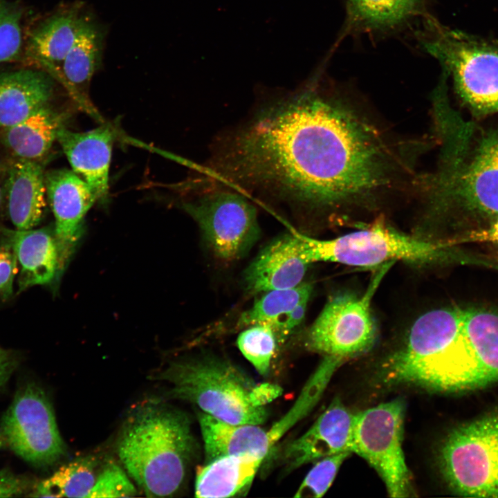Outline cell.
Here are the masks:
<instances>
[{"label":"cell","mask_w":498,"mask_h":498,"mask_svg":"<svg viewBox=\"0 0 498 498\" xmlns=\"http://www.w3.org/2000/svg\"><path fill=\"white\" fill-rule=\"evenodd\" d=\"M360 105L319 71L217 138L210 172L243 194L309 210L371 203L407 188L416 178L410 143Z\"/></svg>","instance_id":"obj_1"},{"label":"cell","mask_w":498,"mask_h":498,"mask_svg":"<svg viewBox=\"0 0 498 498\" xmlns=\"http://www.w3.org/2000/svg\"><path fill=\"white\" fill-rule=\"evenodd\" d=\"M462 317L463 309L456 307L421 315L403 347L382 364V382L440 392L471 390V348L461 328Z\"/></svg>","instance_id":"obj_2"},{"label":"cell","mask_w":498,"mask_h":498,"mask_svg":"<svg viewBox=\"0 0 498 498\" xmlns=\"http://www.w3.org/2000/svg\"><path fill=\"white\" fill-rule=\"evenodd\" d=\"M128 474L149 497L174 494L183 482L193 451L187 418L160 403L134 409L118 441Z\"/></svg>","instance_id":"obj_3"},{"label":"cell","mask_w":498,"mask_h":498,"mask_svg":"<svg viewBox=\"0 0 498 498\" xmlns=\"http://www.w3.org/2000/svg\"><path fill=\"white\" fill-rule=\"evenodd\" d=\"M171 384L167 394L197 405L203 412L236 425H261L265 405L281 394L268 383L256 385L238 369L216 358L176 361L154 375Z\"/></svg>","instance_id":"obj_4"},{"label":"cell","mask_w":498,"mask_h":498,"mask_svg":"<svg viewBox=\"0 0 498 498\" xmlns=\"http://www.w3.org/2000/svg\"><path fill=\"white\" fill-rule=\"evenodd\" d=\"M421 45L441 64L472 111L498 113V48L481 39L427 21Z\"/></svg>","instance_id":"obj_5"},{"label":"cell","mask_w":498,"mask_h":498,"mask_svg":"<svg viewBox=\"0 0 498 498\" xmlns=\"http://www.w3.org/2000/svg\"><path fill=\"white\" fill-rule=\"evenodd\" d=\"M303 257L309 263L335 262L372 267L403 260L429 264L443 261L451 241L432 242L398 232L382 223L332 239H317L295 232Z\"/></svg>","instance_id":"obj_6"},{"label":"cell","mask_w":498,"mask_h":498,"mask_svg":"<svg viewBox=\"0 0 498 498\" xmlns=\"http://www.w3.org/2000/svg\"><path fill=\"white\" fill-rule=\"evenodd\" d=\"M447 155L437 172L421 178L419 187L437 205L498 217V128L481 136L470 156Z\"/></svg>","instance_id":"obj_7"},{"label":"cell","mask_w":498,"mask_h":498,"mask_svg":"<svg viewBox=\"0 0 498 498\" xmlns=\"http://www.w3.org/2000/svg\"><path fill=\"white\" fill-rule=\"evenodd\" d=\"M443 478L452 491L473 497H498V413L453 429L439 456Z\"/></svg>","instance_id":"obj_8"},{"label":"cell","mask_w":498,"mask_h":498,"mask_svg":"<svg viewBox=\"0 0 498 498\" xmlns=\"http://www.w3.org/2000/svg\"><path fill=\"white\" fill-rule=\"evenodd\" d=\"M182 208L199 225L215 257L232 262L244 257L260 237L255 207L245 194L217 185H201L197 197Z\"/></svg>","instance_id":"obj_9"},{"label":"cell","mask_w":498,"mask_h":498,"mask_svg":"<svg viewBox=\"0 0 498 498\" xmlns=\"http://www.w3.org/2000/svg\"><path fill=\"white\" fill-rule=\"evenodd\" d=\"M405 404L401 398L356 414L353 453L378 474L389 497H408L412 486L403 441Z\"/></svg>","instance_id":"obj_10"},{"label":"cell","mask_w":498,"mask_h":498,"mask_svg":"<svg viewBox=\"0 0 498 498\" xmlns=\"http://www.w3.org/2000/svg\"><path fill=\"white\" fill-rule=\"evenodd\" d=\"M392 263L380 268L362 296L344 293L329 299L308 330L305 347L310 351L344 360L371 349L376 338L371 301Z\"/></svg>","instance_id":"obj_11"},{"label":"cell","mask_w":498,"mask_h":498,"mask_svg":"<svg viewBox=\"0 0 498 498\" xmlns=\"http://www.w3.org/2000/svg\"><path fill=\"white\" fill-rule=\"evenodd\" d=\"M0 432L6 445L34 466H50L65 454L52 405L33 382L17 390L2 417Z\"/></svg>","instance_id":"obj_12"},{"label":"cell","mask_w":498,"mask_h":498,"mask_svg":"<svg viewBox=\"0 0 498 498\" xmlns=\"http://www.w3.org/2000/svg\"><path fill=\"white\" fill-rule=\"evenodd\" d=\"M45 185L55 217V234L64 268L80 237L85 215L98 199L91 187L72 169L46 172Z\"/></svg>","instance_id":"obj_13"},{"label":"cell","mask_w":498,"mask_h":498,"mask_svg":"<svg viewBox=\"0 0 498 498\" xmlns=\"http://www.w3.org/2000/svg\"><path fill=\"white\" fill-rule=\"evenodd\" d=\"M355 420L356 414L335 398L304 434L286 446L288 467L295 469L341 452L352 454Z\"/></svg>","instance_id":"obj_14"},{"label":"cell","mask_w":498,"mask_h":498,"mask_svg":"<svg viewBox=\"0 0 498 498\" xmlns=\"http://www.w3.org/2000/svg\"><path fill=\"white\" fill-rule=\"evenodd\" d=\"M309 264L295 232L285 234L268 244L248 266L244 286L252 294L294 288L302 283Z\"/></svg>","instance_id":"obj_15"},{"label":"cell","mask_w":498,"mask_h":498,"mask_svg":"<svg viewBox=\"0 0 498 498\" xmlns=\"http://www.w3.org/2000/svg\"><path fill=\"white\" fill-rule=\"evenodd\" d=\"M83 15V6L74 3L40 21L28 34L24 60L58 80L61 65L73 44Z\"/></svg>","instance_id":"obj_16"},{"label":"cell","mask_w":498,"mask_h":498,"mask_svg":"<svg viewBox=\"0 0 498 498\" xmlns=\"http://www.w3.org/2000/svg\"><path fill=\"white\" fill-rule=\"evenodd\" d=\"M113 139L107 127L84 132L63 127L57 133V140L72 170L91 187L98 199H104L108 194Z\"/></svg>","instance_id":"obj_17"},{"label":"cell","mask_w":498,"mask_h":498,"mask_svg":"<svg viewBox=\"0 0 498 498\" xmlns=\"http://www.w3.org/2000/svg\"><path fill=\"white\" fill-rule=\"evenodd\" d=\"M20 266L19 291L52 282L62 270L55 232L49 228L4 230Z\"/></svg>","instance_id":"obj_18"},{"label":"cell","mask_w":498,"mask_h":498,"mask_svg":"<svg viewBox=\"0 0 498 498\" xmlns=\"http://www.w3.org/2000/svg\"><path fill=\"white\" fill-rule=\"evenodd\" d=\"M5 183L7 210L17 230L34 228L46 209L45 172L40 160L15 158Z\"/></svg>","instance_id":"obj_19"},{"label":"cell","mask_w":498,"mask_h":498,"mask_svg":"<svg viewBox=\"0 0 498 498\" xmlns=\"http://www.w3.org/2000/svg\"><path fill=\"white\" fill-rule=\"evenodd\" d=\"M55 78L44 70L24 68L0 73V129L16 124L48 105Z\"/></svg>","instance_id":"obj_20"},{"label":"cell","mask_w":498,"mask_h":498,"mask_svg":"<svg viewBox=\"0 0 498 498\" xmlns=\"http://www.w3.org/2000/svg\"><path fill=\"white\" fill-rule=\"evenodd\" d=\"M312 288L311 284L302 282L294 288L264 293L240 315L236 328L268 324L282 342L303 322Z\"/></svg>","instance_id":"obj_21"},{"label":"cell","mask_w":498,"mask_h":498,"mask_svg":"<svg viewBox=\"0 0 498 498\" xmlns=\"http://www.w3.org/2000/svg\"><path fill=\"white\" fill-rule=\"evenodd\" d=\"M347 34L387 33L427 15L426 0H344Z\"/></svg>","instance_id":"obj_22"},{"label":"cell","mask_w":498,"mask_h":498,"mask_svg":"<svg viewBox=\"0 0 498 498\" xmlns=\"http://www.w3.org/2000/svg\"><path fill=\"white\" fill-rule=\"evenodd\" d=\"M104 28L87 13H84L75 39L59 70L58 81L83 104L86 89L102 62Z\"/></svg>","instance_id":"obj_23"},{"label":"cell","mask_w":498,"mask_h":498,"mask_svg":"<svg viewBox=\"0 0 498 498\" xmlns=\"http://www.w3.org/2000/svg\"><path fill=\"white\" fill-rule=\"evenodd\" d=\"M265 456L246 453L223 456L201 467L196 473L195 497H230L248 488Z\"/></svg>","instance_id":"obj_24"},{"label":"cell","mask_w":498,"mask_h":498,"mask_svg":"<svg viewBox=\"0 0 498 498\" xmlns=\"http://www.w3.org/2000/svg\"><path fill=\"white\" fill-rule=\"evenodd\" d=\"M205 452L208 461L246 453L266 456L272 448L268 431L259 425L232 424L208 414H199Z\"/></svg>","instance_id":"obj_25"},{"label":"cell","mask_w":498,"mask_h":498,"mask_svg":"<svg viewBox=\"0 0 498 498\" xmlns=\"http://www.w3.org/2000/svg\"><path fill=\"white\" fill-rule=\"evenodd\" d=\"M64 116L46 105L23 121L0 129V141L15 158L40 160L64 127Z\"/></svg>","instance_id":"obj_26"},{"label":"cell","mask_w":498,"mask_h":498,"mask_svg":"<svg viewBox=\"0 0 498 498\" xmlns=\"http://www.w3.org/2000/svg\"><path fill=\"white\" fill-rule=\"evenodd\" d=\"M95 460L82 457L60 467L50 477L40 482L33 497H88L97 477Z\"/></svg>","instance_id":"obj_27"},{"label":"cell","mask_w":498,"mask_h":498,"mask_svg":"<svg viewBox=\"0 0 498 498\" xmlns=\"http://www.w3.org/2000/svg\"><path fill=\"white\" fill-rule=\"evenodd\" d=\"M344 361L339 358L324 356L292 408L267 430L273 445L316 405L334 371Z\"/></svg>","instance_id":"obj_28"},{"label":"cell","mask_w":498,"mask_h":498,"mask_svg":"<svg viewBox=\"0 0 498 498\" xmlns=\"http://www.w3.org/2000/svg\"><path fill=\"white\" fill-rule=\"evenodd\" d=\"M279 342L273 329L268 324H255L243 329L237 344L243 356L261 376H266Z\"/></svg>","instance_id":"obj_29"},{"label":"cell","mask_w":498,"mask_h":498,"mask_svg":"<svg viewBox=\"0 0 498 498\" xmlns=\"http://www.w3.org/2000/svg\"><path fill=\"white\" fill-rule=\"evenodd\" d=\"M22 14L19 6L0 0V64L22 59Z\"/></svg>","instance_id":"obj_30"},{"label":"cell","mask_w":498,"mask_h":498,"mask_svg":"<svg viewBox=\"0 0 498 498\" xmlns=\"http://www.w3.org/2000/svg\"><path fill=\"white\" fill-rule=\"evenodd\" d=\"M351 452H341L320 459L308 472L295 497H321L334 481L343 462Z\"/></svg>","instance_id":"obj_31"},{"label":"cell","mask_w":498,"mask_h":498,"mask_svg":"<svg viewBox=\"0 0 498 498\" xmlns=\"http://www.w3.org/2000/svg\"><path fill=\"white\" fill-rule=\"evenodd\" d=\"M136 494V488L125 472L118 465L110 462L97 477L88 497H129Z\"/></svg>","instance_id":"obj_32"},{"label":"cell","mask_w":498,"mask_h":498,"mask_svg":"<svg viewBox=\"0 0 498 498\" xmlns=\"http://www.w3.org/2000/svg\"><path fill=\"white\" fill-rule=\"evenodd\" d=\"M17 262L16 255L10 246L0 247V297L3 299L12 294Z\"/></svg>","instance_id":"obj_33"},{"label":"cell","mask_w":498,"mask_h":498,"mask_svg":"<svg viewBox=\"0 0 498 498\" xmlns=\"http://www.w3.org/2000/svg\"><path fill=\"white\" fill-rule=\"evenodd\" d=\"M29 482L8 470H0V497H17L28 492Z\"/></svg>","instance_id":"obj_34"},{"label":"cell","mask_w":498,"mask_h":498,"mask_svg":"<svg viewBox=\"0 0 498 498\" xmlns=\"http://www.w3.org/2000/svg\"><path fill=\"white\" fill-rule=\"evenodd\" d=\"M457 243L468 241H487L498 245V217L488 227L471 232L469 234L456 240Z\"/></svg>","instance_id":"obj_35"},{"label":"cell","mask_w":498,"mask_h":498,"mask_svg":"<svg viewBox=\"0 0 498 498\" xmlns=\"http://www.w3.org/2000/svg\"><path fill=\"white\" fill-rule=\"evenodd\" d=\"M16 365L15 359L10 354L0 351V387L8 380Z\"/></svg>","instance_id":"obj_36"},{"label":"cell","mask_w":498,"mask_h":498,"mask_svg":"<svg viewBox=\"0 0 498 498\" xmlns=\"http://www.w3.org/2000/svg\"><path fill=\"white\" fill-rule=\"evenodd\" d=\"M5 446H6V441L0 432V449L4 448Z\"/></svg>","instance_id":"obj_37"},{"label":"cell","mask_w":498,"mask_h":498,"mask_svg":"<svg viewBox=\"0 0 498 498\" xmlns=\"http://www.w3.org/2000/svg\"><path fill=\"white\" fill-rule=\"evenodd\" d=\"M1 200H2V192H1V164H0V205H1Z\"/></svg>","instance_id":"obj_38"}]
</instances>
